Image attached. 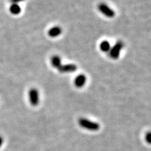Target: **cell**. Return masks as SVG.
I'll list each match as a JSON object with an SVG mask.
<instances>
[{"instance_id":"6da1fadb","label":"cell","mask_w":151,"mask_h":151,"mask_svg":"<svg viewBox=\"0 0 151 151\" xmlns=\"http://www.w3.org/2000/svg\"><path fill=\"white\" fill-rule=\"evenodd\" d=\"M78 124L81 128L90 132H97L100 129V125L98 122L89 120L87 118H79Z\"/></svg>"},{"instance_id":"7a4b0ae2","label":"cell","mask_w":151,"mask_h":151,"mask_svg":"<svg viewBox=\"0 0 151 151\" xmlns=\"http://www.w3.org/2000/svg\"><path fill=\"white\" fill-rule=\"evenodd\" d=\"M124 42L121 40L116 42L109 51L110 58L113 60H116L119 58L120 52L124 48Z\"/></svg>"},{"instance_id":"3957f363","label":"cell","mask_w":151,"mask_h":151,"mask_svg":"<svg viewBox=\"0 0 151 151\" xmlns=\"http://www.w3.org/2000/svg\"><path fill=\"white\" fill-rule=\"evenodd\" d=\"M98 10L100 11L103 15L108 18H113L115 15V13L112 8L105 3H101L98 6Z\"/></svg>"},{"instance_id":"277c9868","label":"cell","mask_w":151,"mask_h":151,"mask_svg":"<svg viewBox=\"0 0 151 151\" xmlns=\"http://www.w3.org/2000/svg\"><path fill=\"white\" fill-rule=\"evenodd\" d=\"M28 100L33 106H36L39 103V93L36 88H31L28 91Z\"/></svg>"},{"instance_id":"5b68a950","label":"cell","mask_w":151,"mask_h":151,"mask_svg":"<svg viewBox=\"0 0 151 151\" xmlns=\"http://www.w3.org/2000/svg\"><path fill=\"white\" fill-rule=\"evenodd\" d=\"M77 65L74 64H62L58 68V70L60 73H74L77 70Z\"/></svg>"},{"instance_id":"8992f818","label":"cell","mask_w":151,"mask_h":151,"mask_svg":"<svg viewBox=\"0 0 151 151\" xmlns=\"http://www.w3.org/2000/svg\"><path fill=\"white\" fill-rule=\"evenodd\" d=\"M86 76L83 74H80L75 78L74 80V86L78 88H81L84 86L86 83Z\"/></svg>"},{"instance_id":"52a82bcc","label":"cell","mask_w":151,"mask_h":151,"mask_svg":"<svg viewBox=\"0 0 151 151\" xmlns=\"http://www.w3.org/2000/svg\"><path fill=\"white\" fill-rule=\"evenodd\" d=\"M63 32V30L61 27L59 26H55L52 27L48 31V35L52 38H55L59 37Z\"/></svg>"},{"instance_id":"ba28073f","label":"cell","mask_w":151,"mask_h":151,"mask_svg":"<svg viewBox=\"0 0 151 151\" xmlns=\"http://www.w3.org/2000/svg\"><path fill=\"white\" fill-rule=\"evenodd\" d=\"M50 62H51L52 65V67H54V68L58 69L60 66L62 65V60H61V58L59 55H55L52 57Z\"/></svg>"},{"instance_id":"9c48e42d","label":"cell","mask_w":151,"mask_h":151,"mask_svg":"<svg viewBox=\"0 0 151 151\" xmlns=\"http://www.w3.org/2000/svg\"><path fill=\"white\" fill-rule=\"evenodd\" d=\"M100 49L103 52H109L111 49L110 42L107 40H104L101 42L100 44Z\"/></svg>"},{"instance_id":"30bf717a","label":"cell","mask_w":151,"mask_h":151,"mask_svg":"<svg viewBox=\"0 0 151 151\" xmlns=\"http://www.w3.org/2000/svg\"><path fill=\"white\" fill-rule=\"evenodd\" d=\"M9 12L13 15H18L21 12V7L18 5V4L13 3L9 7Z\"/></svg>"},{"instance_id":"8fae6325","label":"cell","mask_w":151,"mask_h":151,"mask_svg":"<svg viewBox=\"0 0 151 151\" xmlns=\"http://www.w3.org/2000/svg\"><path fill=\"white\" fill-rule=\"evenodd\" d=\"M144 139L145 142H147L148 144H150V140H151V134H150V132L149 131L147 132V133L145 134L144 136Z\"/></svg>"},{"instance_id":"7c38bea8","label":"cell","mask_w":151,"mask_h":151,"mask_svg":"<svg viewBox=\"0 0 151 151\" xmlns=\"http://www.w3.org/2000/svg\"><path fill=\"white\" fill-rule=\"evenodd\" d=\"M24 1V0H11V1L13 3H15V4H18V3L20 2H22Z\"/></svg>"},{"instance_id":"4fadbf2b","label":"cell","mask_w":151,"mask_h":151,"mask_svg":"<svg viewBox=\"0 0 151 151\" xmlns=\"http://www.w3.org/2000/svg\"><path fill=\"white\" fill-rule=\"evenodd\" d=\"M3 143V139L1 136H0V147H1Z\"/></svg>"}]
</instances>
